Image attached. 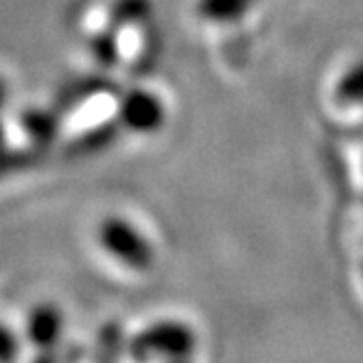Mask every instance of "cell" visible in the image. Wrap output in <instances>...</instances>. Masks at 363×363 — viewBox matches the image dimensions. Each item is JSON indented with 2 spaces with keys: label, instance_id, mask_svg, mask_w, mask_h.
I'll return each mask as SVG.
<instances>
[{
  "label": "cell",
  "instance_id": "6da1fadb",
  "mask_svg": "<svg viewBox=\"0 0 363 363\" xmlns=\"http://www.w3.org/2000/svg\"><path fill=\"white\" fill-rule=\"evenodd\" d=\"M197 350V333L179 320H162L145 326L129 342V352L140 363L147 361H193Z\"/></svg>",
  "mask_w": 363,
  "mask_h": 363
},
{
  "label": "cell",
  "instance_id": "7a4b0ae2",
  "mask_svg": "<svg viewBox=\"0 0 363 363\" xmlns=\"http://www.w3.org/2000/svg\"><path fill=\"white\" fill-rule=\"evenodd\" d=\"M96 239L99 245L129 272L145 274L155 265V250L151 241L127 219H103L96 228Z\"/></svg>",
  "mask_w": 363,
  "mask_h": 363
},
{
  "label": "cell",
  "instance_id": "3957f363",
  "mask_svg": "<svg viewBox=\"0 0 363 363\" xmlns=\"http://www.w3.org/2000/svg\"><path fill=\"white\" fill-rule=\"evenodd\" d=\"M24 335L38 350H55L64 335V315L55 304H38L31 308Z\"/></svg>",
  "mask_w": 363,
  "mask_h": 363
},
{
  "label": "cell",
  "instance_id": "277c9868",
  "mask_svg": "<svg viewBox=\"0 0 363 363\" xmlns=\"http://www.w3.org/2000/svg\"><path fill=\"white\" fill-rule=\"evenodd\" d=\"M335 96L342 106H363V60L346 70L337 84Z\"/></svg>",
  "mask_w": 363,
  "mask_h": 363
},
{
  "label": "cell",
  "instance_id": "5b68a950",
  "mask_svg": "<svg viewBox=\"0 0 363 363\" xmlns=\"http://www.w3.org/2000/svg\"><path fill=\"white\" fill-rule=\"evenodd\" d=\"M20 340L18 335L5 324L0 322V363H16L20 357Z\"/></svg>",
  "mask_w": 363,
  "mask_h": 363
},
{
  "label": "cell",
  "instance_id": "8992f818",
  "mask_svg": "<svg viewBox=\"0 0 363 363\" xmlns=\"http://www.w3.org/2000/svg\"><path fill=\"white\" fill-rule=\"evenodd\" d=\"M33 363H60V359H57L55 350H40V354L35 357Z\"/></svg>",
  "mask_w": 363,
  "mask_h": 363
},
{
  "label": "cell",
  "instance_id": "52a82bcc",
  "mask_svg": "<svg viewBox=\"0 0 363 363\" xmlns=\"http://www.w3.org/2000/svg\"><path fill=\"white\" fill-rule=\"evenodd\" d=\"M173 363H191V361H173Z\"/></svg>",
  "mask_w": 363,
  "mask_h": 363
}]
</instances>
